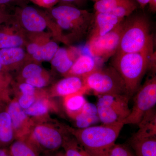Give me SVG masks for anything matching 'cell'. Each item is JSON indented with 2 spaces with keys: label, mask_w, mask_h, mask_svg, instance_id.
Wrapping results in <instances>:
<instances>
[{
  "label": "cell",
  "mask_w": 156,
  "mask_h": 156,
  "mask_svg": "<svg viewBox=\"0 0 156 156\" xmlns=\"http://www.w3.org/2000/svg\"><path fill=\"white\" fill-rule=\"evenodd\" d=\"M46 12L56 24L57 41L69 46L82 40L94 22V13L69 5L60 4Z\"/></svg>",
  "instance_id": "1"
},
{
  "label": "cell",
  "mask_w": 156,
  "mask_h": 156,
  "mask_svg": "<svg viewBox=\"0 0 156 156\" xmlns=\"http://www.w3.org/2000/svg\"><path fill=\"white\" fill-rule=\"evenodd\" d=\"M124 126L123 122H117L85 128H65L90 155L107 156Z\"/></svg>",
  "instance_id": "2"
},
{
  "label": "cell",
  "mask_w": 156,
  "mask_h": 156,
  "mask_svg": "<svg viewBox=\"0 0 156 156\" xmlns=\"http://www.w3.org/2000/svg\"><path fill=\"white\" fill-rule=\"evenodd\" d=\"M154 45L141 52L116 53L113 61V67L124 81L127 95H134L140 87L143 78L150 69Z\"/></svg>",
  "instance_id": "3"
},
{
  "label": "cell",
  "mask_w": 156,
  "mask_h": 156,
  "mask_svg": "<svg viewBox=\"0 0 156 156\" xmlns=\"http://www.w3.org/2000/svg\"><path fill=\"white\" fill-rule=\"evenodd\" d=\"M154 45L147 17L137 15L125 19V25L117 53L140 52Z\"/></svg>",
  "instance_id": "4"
},
{
  "label": "cell",
  "mask_w": 156,
  "mask_h": 156,
  "mask_svg": "<svg viewBox=\"0 0 156 156\" xmlns=\"http://www.w3.org/2000/svg\"><path fill=\"white\" fill-rule=\"evenodd\" d=\"M83 79L86 92H92L97 97L112 94L127 95L122 78L113 66L101 67Z\"/></svg>",
  "instance_id": "5"
},
{
  "label": "cell",
  "mask_w": 156,
  "mask_h": 156,
  "mask_svg": "<svg viewBox=\"0 0 156 156\" xmlns=\"http://www.w3.org/2000/svg\"><path fill=\"white\" fill-rule=\"evenodd\" d=\"M13 16L25 33L45 32L49 29L53 37L57 39L56 24L46 11L26 5L17 7Z\"/></svg>",
  "instance_id": "6"
},
{
  "label": "cell",
  "mask_w": 156,
  "mask_h": 156,
  "mask_svg": "<svg viewBox=\"0 0 156 156\" xmlns=\"http://www.w3.org/2000/svg\"><path fill=\"white\" fill-rule=\"evenodd\" d=\"M68 131L65 127L39 123L34 125L27 136L40 151L54 153L62 147Z\"/></svg>",
  "instance_id": "7"
},
{
  "label": "cell",
  "mask_w": 156,
  "mask_h": 156,
  "mask_svg": "<svg viewBox=\"0 0 156 156\" xmlns=\"http://www.w3.org/2000/svg\"><path fill=\"white\" fill-rule=\"evenodd\" d=\"M134 95L130 114L123 121L124 125H137L147 112L154 108L156 104V76L147 78Z\"/></svg>",
  "instance_id": "8"
},
{
  "label": "cell",
  "mask_w": 156,
  "mask_h": 156,
  "mask_svg": "<svg viewBox=\"0 0 156 156\" xmlns=\"http://www.w3.org/2000/svg\"><path fill=\"white\" fill-rule=\"evenodd\" d=\"M125 20V19L115 28L106 34L87 42L91 56L103 63L115 55L119 46Z\"/></svg>",
  "instance_id": "9"
},
{
  "label": "cell",
  "mask_w": 156,
  "mask_h": 156,
  "mask_svg": "<svg viewBox=\"0 0 156 156\" xmlns=\"http://www.w3.org/2000/svg\"><path fill=\"white\" fill-rule=\"evenodd\" d=\"M26 34L13 18L0 27V49L16 47L24 48Z\"/></svg>",
  "instance_id": "10"
},
{
  "label": "cell",
  "mask_w": 156,
  "mask_h": 156,
  "mask_svg": "<svg viewBox=\"0 0 156 156\" xmlns=\"http://www.w3.org/2000/svg\"><path fill=\"white\" fill-rule=\"evenodd\" d=\"M5 110L11 117L16 139L27 136L34 124L20 106L17 100L10 101Z\"/></svg>",
  "instance_id": "11"
},
{
  "label": "cell",
  "mask_w": 156,
  "mask_h": 156,
  "mask_svg": "<svg viewBox=\"0 0 156 156\" xmlns=\"http://www.w3.org/2000/svg\"><path fill=\"white\" fill-rule=\"evenodd\" d=\"M125 19L111 13L95 12L94 13V22L89 32L88 41L102 36L111 31Z\"/></svg>",
  "instance_id": "12"
},
{
  "label": "cell",
  "mask_w": 156,
  "mask_h": 156,
  "mask_svg": "<svg viewBox=\"0 0 156 156\" xmlns=\"http://www.w3.org/2000/svg\"><path fill=\"white\" fill-rule=\"evenodd\" d=\"M81 53L80 49L73 46L59 48L50 62L56 72L65 76Z\"/></svg>",
  "instance_id": "13"
},
{
  "label": "cell",
  "mask_w": 156,
  "mask_h": 156,
  "mask_svg": "<svg viewBox=\"0 0 156 156\" xmlns=\"http://www.w3.org/2000/svg\"><path fill=\"white\" fill-rule=\"evenodd\" d=\"M81 91L87 93L83 78L67 76L53 85L51 90V95L53 97H64Z\"/></svg>",
  "instance_id": "14"
},
{
  "label": "cell",
  "mask_w": 156,
  "mask_h": 156,
  "mask_svg": "<svg viewBox=\"0 0 156 156\" xmlns=\"http://www.w3.org/2000/svg\"><path fill=\"white\" fill-rule=\"evenodd\" d=\"M27 61L23 47L0 49V63L6 72L23 66Z\"/></svg>",
  "instance_id": "15"
},
{
  "label": "cell",
  "mask_w": 156,
  "mask_h": 156,
  "mask_svg": "<svg viewBox=\"0 0 156 156\" xmlns=\"http://www.w3.org/2000/svg\"><path fill=\"white\" fill-rule=\"evenodd\" d=\"M101 62L91 55L81 53L65 77L76 76L83 78L85 77L101 67Z\"/></svg>",
  "instance_id": "16"
},
{
  "label": "cell",
  "mask_w": 156,
  "mask_h": 156,
  "mask_svg": "<svg viewBox=\"0 0 156 156\" xmlns=\"http://www.w3.org/2000/svg\"><path fill=\"white\" fill-rule=\"evenodd\" d=\"M98 115L103 125L122 122L130 114L131 109L122 108L115 105H96Z\"/></svg>",
  "instance_id": "17"
},
{
  "label": "cell",
  "mask_w": 156,
  "mask_h": 156,
  "mask_svg": "<svg viewBox=\"0 0 156 156\" xmlns=\"http://www.w3.org/2000/svg\"><path fill=\"white\" fill-rule=\"evenodd\" d=\"M129 144L136 156H156V136H132L129 140Z\"/></svg>",
  "instance_id": "18"
},
{
  "label": "cell",
  "mask_w": 156,
  "mask_h": 156,
  "mask_svg": "<svg viewBox=\"0 0 156 156\" xmlns=\"http://www.w3.org/2000/svg\"><path fill=\"white\" fill-rule=\"evenodd\" d=\"M9 150L11 156H39L40 152L27 136L15 139Z\"/></svg>",
  "instance_id": "19"
},
{
  "label": "cell",
  "mask_w": 156,
  "mask_h": 156,
  "mask_svg": "<svg viewBox=\"0 0 156 156\" xmlns=\"http://www.w3.org/2000/svg\"><path fill=\"white\" fill-rule=\"evenodd\" d=\"M11 118L5 109L0 110V147H6L15 140Z\"/></svg>",
  "instance_id": "20"
},
{
  "label": "cell",
  "mask_w": 156,
  "mask_h": 156,
  "mask_svg": "<svg viewBox=\"0 0 156 156\" xmlns=\"http://www.w3.org/2000/svg\"><path fill=\"white\" fill-rule=\"evenodd\" d=\"M137 125L139 129L132 136L135 137L156 136V113L154 108L147 112Z\"/></svg>",
  "instance_id": "21"
},
{
  "label": "cell",
  "mask_w": 156,
  "mask_h": 156,
  "mask_svg": "<svg viewBox=\"0 0 156 156\" xmlns=\"http://www.w3.org/2000/svg\"><path fill=\"white\" fill-rule=\"evenodd\" d=\"M83 91L78 92L63 97V105L68 115L73 119L82 111L87 101Z\"/></svg>",
  "instance_id": "22"
},
{
  "label": "cell",
  "mask_w": 156,
  "mask_h": 156,
  "mask_svg": "<svg viewBox=\"0 0 156 156\" xmlns=\"http://www.w3.org/2000/svg\"><path fill=\"white\" fill-rule=\"evenodd\" d=\"M56 108L54 105L47 98L39 96L29 108L24 110L29 118H39L48 115L52 109Z\"/></svg>",
  "instance_id": "23"
},
{
  "label": "cell",
  "mask_w": 156,
  "mask_h": 156,
  "mask_svg": "<svg viewBox=\"0 0 156 156\" xmlns=\"http://www.w3.org/2000/svg\"><path fill=\"white\" fill-rule=\"evenodd\" d=\"M58 48L57 42L50 39L30 58L31 59V61L38 63L42 61H50Z\"/></svg>",
  "instance_id": "24"
},
{
  "label": "cell",
  "mask_w": 156,
  "mask_h": 156,
  "mask_svg": "<svg viewBox=\"0 0 156 156\" xmlns=\"http://www.w3.org/2000/svg\"><path fill=\"white\" fill-rule=\"evenodd\" d=\"M69 133L65 136L62 147L65 156H91L76 139L69 136Z\"/></svg>",
  "instance_id": "25"
},
{
  "label": "cell",
  "mask_w": 156,
  "mask_h": 156,
  "mask_svg": "<svg viewBox=\"0 0 156 156\" xmlns=\"http://www.w3.org/2000/svg\"><path fill=\"white\" fill-rule=\"evenodd\" d=\"M95 12L111 13L117 8L130 0H92Z\"/></svg>",
  "instance_id": "26"
},
{
  "label": "cell",
  "mask_w": 156,
  "mask_h": 156,
  "mask_svg": "<svg viewBox=\"0 0 156 156\" xmlns=\"http://www.w3.org/2000/svg\"><path fill=\"white\" fill-rule=\"evenodd\" d=\"M24 65L20 73V77L23 81L29 78L48 73L39 63L34 62H27Z\"/></svg>",
  "instance_id": "27"
},
{
  "label": "cell",
  "mask_w": 156,
  "mask_h": 156,
  "mask_svg": "<svg viewBox=\"0 0 156 156\" xmlns=\"http://www.w3.org/2000/svg\"><path fill=\"white\" fill-rule=\"evenodd\" d=\"M77 128H85L100 122L98 115L89 116L80 113L73 119Z\"/></svg>",
  "instance_id": "28"
},
{
  "label": "cell",
  "mask_w": 156,
  "mask_h": 156,
  "mask_svg": "<svg viewBox=\"0 0 156 156\" xmlns=\"http://www.w3.org/2000/svg\"><path fill=\"white\" fill-rule=\"evenodd\" d=\"M107 156H136L131 147L124 144H115Z\"/></svg>",
  "instance_id": "29"
},
{
  "label": "cell",
  "mask_w": 156,
  "mask_h": 156,
  "mask_svg": "<svg viewBox=\"0 0 156 156\" xmlns=\"http://www.w3.org/2000/svg\"><path fill=\"white\" fill-rule=\"evenodd\" d=\"M50 81L48 73L27 79L23 82L30 84L37 89H41L47 86Z\"/></svg>",
  "instance_id": "30"
},
{
  "label": "cell",
  "mask_w": 156,
  "mask_h": 156,
  "mask_svg": "<svg viewBox=\"0 0 156 156\" xmlns=\"http://www.w3.org/2000/svg\"><path fill=\"white\" fill-rule=\"evenodd\" d=\"M37 97V95H21L18 98L17 102L23 110L29 108L35 101Z\"/></svg>",
  "instance_id": "31"
},
{
  "label": "cell",
  "mask_w": 156,
  "mask_h": 156,
  "mask_svg": "<svg viewBox=\"0 0 156 156\" xmlns=\"http://www.w3.org/2000/svg\"><path fill=\"white\" fill-rule=\"evenodd\" d=\"M18 88L21 94L30 95H37V90L38 89L24 82L19 84Z\"/></svg>",
  "instance_id": "32"
},
{
  "label": "cell",
  "mask_w": 156,
  "mask_h": 156,
  "mask_svg": "<svg viewBox=\"0 0 156 156\" xmlns=\"http://www.w3.org/2000/svg\"><path fill=\"white\" fill-rule=\"evenodd\" d=\"M7 73L0 63V94L2 96L6 95V88L8 83Z\"/></svg>",
  "instance_id": "33"
},
{
  "label": "cell",
  "mask_w": 156,
  "mask_h": 156,
  "mask_svg": "<svg viewBox=\"0 0 156 156\" xmlns=\"http://www.w3.org/2000/svg\"><path fill=\"white\" fill-rule=\"evenodd\" d=\"M28 1L46 10L55 7L59 3V0H28Z\"/></svg>",
  "instance_id": "34"
},
{
  "label": "cell",
  "mask_w": 156,
  "mask_h": 156,
  "mask_svg": "<svg viewBox=\"0 0 156 156\" xmlns=\"http://www.w3.org/2000/svg\"><path fill=\"white\" fill-rule=\"evenodd\" d=\"M80 113L87 115H98L97 106L94 104L87 101L83 107Z\"/></svg>",
  "instance_id": "35"
},
{
  "label": "cell",
  "mask_w": 156,
  "mask_h": 156,
  "mask_svg": "<svg viewBox=\"0 0 156 156\" xmlns=\"http://www.w3.org/2000/svg\"><path fill=\"white\" fill-rule=\"evenodd\" d=\"M28 0H0V7H5L8 5H17L20 7L27 5Z\"/></svg>",
  "instance_id": "36"
},
{
  "label": "cell",
  "mask_w": 156,
  "mask_h": 156,
  "mask_svg": "<svg viewBox=\"0 0 156 156\" xmlns=\"http://www.w3.org/2000/svg\"><path fill=\"white\" fill-rule=\"evenodd\" d=\"M13 17V15L8 13L5 7H0V27L9 22Z\"/></svg>",
  "instance_id": "37"
},
{
  "label": "cell",
  "mask_w": 156,
  "mask_h": 156,
  "mask_svg": "<svg viewBox=\"0 0 156 156\" xmlns=\"http://www.w3.org/2000/svg\"><path fill=\"white\" fill-rule=\"evenodd\" d=\"M88 0H59L60 5H69L80 9V7L85 5Z\"/></svg>",
  "instance_id": "38"
},
{
  "label": "cell",
  "mask_w": 156,
  "mask_h": 156,
  "mask_svg": "<svg viewBox=\"0 0 156 156\" xmlns=\"http://www.w3.org/2000/svg\"><path fill=\"white\" fill-rule=\"evenodd\" d=\"M149 9L153 13H155L156 11V0H150L148 3Z\"/></svg>",
  "instance_id": "39"
},
{
  "label": "cell",
  "mask_w": 156,
  "mask_h": 156,
  "mask_svg": "<svg viewBox=\"0 0 156 156\" xmlns=\"http://www.w3.org/2000/svg\"><path fill=\"white\" fill-rule=\"evenodd\" d=\"M0 156H11L9 149L7 147H0Z\"/></svg>",
  "instance_id": "40"
},
{
  "label": "cell",
  "mask_w": 156,
  "mask_h": 156,
  "mask_svg": "<svg viewBox=\"0 0 156 156\" xmlns=\"http://www.w3.org/2000/svg\"><path fill=\"white\" fill-rule=\"evenodd\" d=\"M142 8H144L145 6L147 4H148L150 0H136Z\"/></svg>",
  "instance_id": "41"
},
{
  "label": "cell",
  "mask_w": 156,
  "mask_h": 156,
  "mask_svg": "<svg viewBox=\"0 0 156 156\" xmlns=\"http://www.w3.org/2000/svg\"><path fill=\"white\" fill-rule=\"evenodd\" d=\"M4 99L5 98L3 97V96L0 94V110L2 109L1 108L2 107L3 105V103L4 101Z\"/></svg>",
  "instance_id": "42"
},
{
  "label": "cell",
  "mask_w": 156,
  "mask_h": 156,
  "mask_svg": "<svg viewBox=\"0 0 156 156\" xmlns=\"http://www.w3.org/2000/svg\"><path fill=\"white\" fill-rule=\"evenodd\" d=\"M43 156H57V153L54 154L53 153H45L44 155Z\"/></svg>",
  "instance_id": "43"
},
{
  "label": "cell",
  "mask_w": 156,
  "mask_h": 156,
  "mask_svg": "<svg viewBox=\"0 0 156 156\" xmlns=\"http://www.w3.org/2000/svg\"><path fill=\"white\" fill-rule=\"evenodd\" d=\"M57 156H65L64 153L62 152H59L57 153Z\"/></svg>",
  "instance_id": "44"
}]
</instances>
